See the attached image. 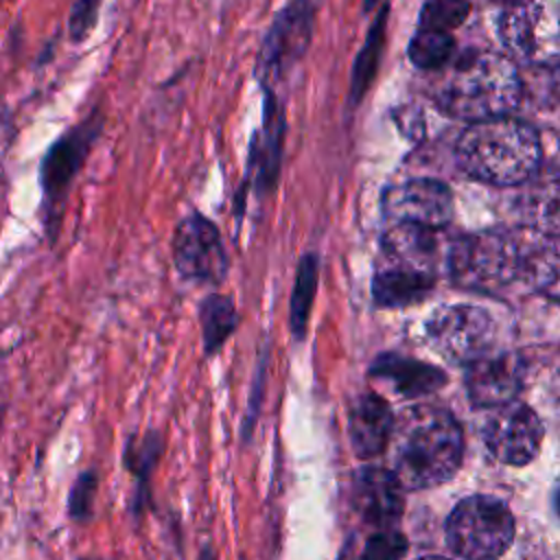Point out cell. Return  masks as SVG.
I'll return each mask as SVG.
<instances>
[{
  "label": "cell",
  "mask_w": 560,
  "mask_h": 560,
  "mask_svg": "<svg viewBox=\"0 0 560 560\" xmlns=\"http://www.w3.org/2000/svg\"><path fill=\"white\" fill-rule=\"evenodd\" d=\"M315 0H287L271 18L260 42L254 79L258 88H278L280 81L304 59L315 31Z\"/></svg>",
  "instance_id": "5"
},
{
  "label": "cell",
  "mask_w": 560,
  "mask_h": 560,
  "mask_svg": "<svg viewBox=\"0 0 560 560\" xmlns=\"http://www.w3.org/2000/svg\"><path fill=\"white\" fill-rule=\"evenodd\" d=\"M173 265L182 280L221 287L230 271V256L219 225L206 214L190 210L184 214L171 238Z\"/></svg>",
  "instance_id": "8"
},
{
  "label": "cell",
  "mask_w": 560,
  "mask_h": 560,
  "mask_svg": "<svg viewBox=\"0 0 560 560\" xmlns=\"http://www.w3.org/2000/svg\"><path fill=\"white\" fill-rule=\"evenodd\" d=\"M387 11H381L376 22L372 24L365 46L357 55L354 68H352V81H350V103H359L365 94V90L372 83V77L378 66V55H381V44H383V20Z\"/></svg>",
  "instance_id": "25"
},
{
  "label": "cell",
  "mask_w": 560,
  "mask_h": 560,
  "mask_svg": "<svg viewBox=\"0 0 560 560\" xmlns=\"http://www.w3.org/2000/svg\"><path fill=\"white\" fill-rule=\"evenodd\" d=\"M352 503L368 525L392 529L402 514V486L392 470L376 466L361 468L354 475Z\"/></svg>",
  "instance_id": "14"
},
{
  "label": "cell",
  "mask_w": 560,
  "mask_h": 560,
  "mask_svg": "<svg viewBox=\"0 0 560 560\" xmlns=\"http://www.w3.org/2000/svg\"><path fill=\"white\" fill-rule=\"evenodd\" d=\"M199 560H214V553H212V549H210V547H206V549L201 551Z\"/></svg>",
  "instance_id": "32"
},
{
  "label": "cell",
  "mask_w": 560,
  "mask_h": 560,
  "mask_svg": "<svg viewBox=\"0 0 560 560\" xmlns=\"http://www.w3.org/2000/svg\"><path fill=\"white\" fill-rule=\"evenodd\" d=\"M407 551V540L396 529H381L365 542L361 560H400Z\"/></svg>",
  "instance_id": "30"
},
{
  "label": "cell",
  "mask_w": 560,
  "mask_h": 560,
  "mask_svg": "<svg viewBox=\"0 0 560 560\" xmlns=\"http://www.w3.org/2000/svg\"><path fill=\"white\" fill-rule=\"evenodd\" d=\"M197 313H199V326H201L203 357L210 359L223 350L225 341L238 328V311L232 295L210 291L199 300Z\"/></svg>",
  "instance_id": "20"
},
{
  "label": "cell",
  "mask_w": 560,
  "mask_h": 560,
  "mask_svg": "<svg viewBox=\"0 0 560 560\" xmlns=\"http://www.w3.org/2000/svg\"><path fill=\"white\" fill-rule=\"evenodd\" d=\"M262 92V118L260 127L249 138L247 162L243 182L249 184L254 197L265 203L273 197L284 160L287 140V114L273 88H260Z\"/></svg>",
  "instance_id": "10"
},
{
  "label": "cell",
  "mask_w": 560,
  "mask_h": 560,
  "mask_svg": "<svg viewBox=\"0 0 560 560\" xmlns=\"http://www.w3.org/2000/svg\"><path fill=\"white\" fill-rule=\"evenodd\" d=\"M466 389L477 407L508 405L521 389V365L512 354H486L468 365Z\"/></svg>",
  "instance_id": "16"
},
{
  "label": "cell",
  "mask_w": 560,
  "mask_h": 560,
  "mask_svg": "<svg viewBox=\"0 0 560 560\" xmlns=\"http://www.w3.org/2000/svg\"><path fill=\"white\" fill-rule=\"evenodd\" d=\"M98 488V475L96 470H83L68 494V514L77 523H88L94 512V497Z\"/></svg>",
  "instance_id": "27"
},
{
  "label": "cell",
  "mask_w": 560,
  "mask_h": 560,
  "mask_svg": "<svg viewBox=\"0 0 560 560\" xmlns=\"http://www.w3.org/2000/svg\"><path fill=\"white\" fill-rule=\"evenodd\" d=\"M468 11L470 0H427L420 13V26L448 33L468 18Z\"/></svg>",
  "instance_id": "26"
},
{
  "label": "cell",
  "mask_w": 560,
  "mask_h": 560,
  "mask_svg": "<svg viewBox=\"0 0 560 560\" xmlns=\"http://www.w3.org/2000/svg\"><path fill=\"white\" fill-rule=\"evenodd\" d=\"M431 287H433L431 273L396 265L374 276L372 298L383 308L407 306L411 302L422 300L431 291Z\"/></svg>",
  "instance_id": "21"
},
{
  "label": "cell",
  "mask_w": 560,
  "mask_h": 560,
  "mask_svg": "<svg viewBox=\"0 0 560 560\" xmlns=\"http://www.w3.org/2000/svg\"><path fill=\"white\" fill-rule=\"evenodd\" d=\"M372 4H374V0H365V11H368Z\"/></svg>",
  "instance_id": "35"
},
{
  "label": "cell",
  "mask_w": 560,
  "mask_h": 560,
  "mask_svg": "<svg viewBox=\"0 0 560 560\" xmlns=\"http://www.w3.org/2000/svg\"><path fill=\"white\" fill-rule=\"evenodd\" d=\"M103 129L105 114L96 105L83 120H79L63 136H59L39 160L42 225L50 247H55L59 241L72 184L85 166Z\"/></svg>",
  "instance_id": "4"
},
{
  "label": "cell",
  "mask_w": 560,
  "mask_h": 560,
  "mask_svg": "<svg viewBox=\"0 0 560 560\" xmlns=\"http://www.w3.org/2000/svg\"><path fill=\"white\" fill-rule=\"evenodd\" d=\"M518 98V70L499 52H472L457 59L435 88V103L446 114L472 122L508 116Z\"/></svg>",
  "instance_id": "3"
},
{
  "label": "cell",
  "mask_w": 560,
  "mask_h": 560,
  "mask_svg": "<svg viewBox=\"0 0 560 560\" xmlns=\"http://www.w3.org/2000/svg\"><path fill=\"white\" fill-rule=\"evenodd\" d=\"M455 155L470 177L486 184L514 186L536 173L540 142L529 125L499 116L468 125L457 140Z\"/></svg>",
  "instance_id": "2"
},
{
  "label": "cell",
  "mask_w": 560,
  "mask_h": 560,
  "mask_svg": "<svg viewBox=\"0 0 560 560\" xmlns=\"http://www.w3.org/2000/svg\"><path fill=\"white\" fill-rule=\"evenodd\" d=\"M103 0H74L68 13V39L72 44H83L98 24Z\"/></svg>",
  "instance_id": "29"
},
{
  "label": "cell",
  "mask_w": 560,
  "mask_h": 560,
  "mask_svg": "<svg viewBox=\"0 0 560 560\" xmlns=\"http://www.w3.org/2000/svg\"><path fill=\"white\" fill-rule=\"evenodd\" d=\"M453 276L466 284L492 287L516 278V236L475 234L462 238L451 256Z\"/></svg>",
  "instance_id": "11"
},
{
  "label": "cell",
  "mask_w": 560,
  "mask_h": 560,
  "mask_svg": "<svg viewBox=\"0 0 560 560\" xmlns=\"http://www.w3.org/2000/svg\"><path fill=\"white\" fill-rule=\"evenodd\" d=\"M427 339L448 361L472 363L490 354L494 322L488 311L472 304H448L427 319Z\"/></svg>",
  "instance_id": "9"
},
{
  "label": "cell",
  "mask_w": 560,
  "mask_h": 560,
  "mask_svg": "<svg viewBox=\"0 0 560 560\" xmlns=\"http://www.w3.org/2000/svg\"><path fill=\"white\" fill-rule=\"evenodd\" d=\"M483 440L499 462L523 466L538 453L542 427L538 416L527 405L512 400L494 407L483 427Z\"/></svg>",
  "instance_id": "12"
},
{
  "label": "cell",
  "mask_w": 560,
  "mask_h": 560,
  "mask_svg": "<svg viewBox=\"0 0 560 560\" xmlns=\"http://www.w3.org/2000/svg\"><path fill=\"white\" fill-rule=\"evenodd\" d=\"M0 424H2V409H0Z\"/></svg>",
  "instance_id": "36"
},
{
  "label": "cell",
  "mask_w": 560,
  "mask_h": 560,
  "mask_svg": "<svg viewBox=\"0 0 560 560\" xmlns=\"http://www.w3.org/2000/svg\"><path fill=\"white\" fill-rule=\"evenodd\" d=\"M516 278L545 298L560 302V236H516Z\"/></svg>",
  "instance_id": "15"
},
{
  "label": "cell",
  "mask_w": 560,
  "mask_h": 560,
  "mask_svg": "<svg viewBox=\"0 0 560 560\" xmlns=\"http://www.w3.org/2000/svg\"><path fill=\"white\" fill-rule=\"evenodd\" d=\"M317 284H319V258L315 252H306L300 256V262L295 269L293 289L289 298V315H287L289 332L298 343L304 341L306 337L313 302L317 295Z\"/></svg>",
  "instance_id": "23"
},
{
  "label": "cell",
  "mask_w": 560,
  "mask_h": 560,
  "mask_svg": "<svg viewBox=\"0 0 560 560\" xmlns=\"http://www.w3.org/2000/svg\"><path fill=\"white\" fill-rule=\"evenodd\" d=\"M394 416L387 402L376 394H363L352 402L348 433L357 457L370 459L381 455L394 431Z\"/></svg>",
  "instance_id": "17"
},
{
  "label": "cell",
  "mask_w": 560,
  "mask_h": 560,
  "mask_svg": "<svg viewBox=\"0 0 560 560\" xmlns=\"http://www.w3.org/2000/svg\"><path fill=\"white\" fill-rule=\"evenodd\" d=\"M420 560H446V558H440V556H424V558H420Z\"/></svg>",
  "instance_id": "34"
},
{
  "label": "cell",
  "mask_w": 560,
  "mask_h": 560,
  "mask_svg": "<svg viewBox=\"0 0 560 560\" xmlns=\"http://www.w3.org/2000/svg\"><path fill=\"white\" fill-rule=\"evenodd\" d=\"M392 472L402 488L420 490L448 481L459 468L464 435L455 418L431 405H416L394 420Z\"/></svg>",
  "instance_id": "1"
},
{
  "label": "cell",
  "mask_w": 560,
  "mask_h": 560,
  "mask_svg": "<svg viewBox=\"0 0 560 560\" xmlns=\"http://www.w3.org/2000/svg\"><path fill=\"white\" fill-rule=\"evenodd\" d=\"M553 90L560 96V68H556V74H553Z\"/></svg>",
  "instance_id": "31"
},
{
  "label": "cell",
  "mask_w": 560,
  "mask_h": 560,
  "mask_svg": "<svg viewBox=\"0 0 560 560\" xmlns=\"http://www.w3.org/2000/svg\"><path fill=\"white\" fill-rule=\"evenodd\" d=\"M267 368H269V343L265 341L260 346L256 370H254V383H252L254 387H252L247 413H245L243 424H241V440L245 444L252 440V431L256 427V418H258V411H260V400H262V392H265V383H267Z\"/></svg>",
  "instance_id": "28"
},
{
  "label": "cell",
  "mask_w": 560,
  "mask_h": 560,
  "mask_svg": "<svg viewBox=\"0 0 560 560\" xmlns=\"http://www.w3.org/2000/svg\"><path fill=\"white\" fill-rule=\"evenodd\" d=\"M372 376L392 383L400 396H420L444 383V374L433 365L418 363L396 354H383L372 363Z\"/></svg>",
  "instance_id": "18"
},
{
  "label": "cell",
  "mask_w": 560,
  "mask_h": 560,
  "mask_svg": "<svg viewBox=\"0 0 560 560\" xmlns=\"http://www.w3.org/2000/svg\"><path fill=\"white\" fill-rule=\"evenodd\" d=\"M553 501H556V510H558V514H560V486H558V490H556Z\"/></svg>",
  "instance_id": "33"
},
{
  "label": "cell",
  "mask_w": 560,
  "mask_h": 560,
  "mask_svg": "<svg viewBox=\"0 0 560 560\" xmlns=\"http://www.w3.org/2000/svg\"><path fill=\"white\" fill-rule=\"evenodd\" d=\"M455 42L446 31L420 28L409 42V59L416 68L438 70L444 68L453 55Z\"/></svg>",
  "instance_id": "24"
},
{
  "label": "cell",
  "mask_w": 560,
  "mask_h": 560,
  "mask_svg": "<svg viewBox=\"0 0 560 560\" xmlns=\"http://www.w3.org/2000/svg\"><path fill=\"white\" fill-rule=\"evenodd\" d=\"M164 453V438L160 431H149L142 438L131 435L125 446V466L129 475L136 479V490L131 499V512L136 518L147 510L149 505V479L153 468L158 466L160 457Z\"/></svg>",
  "instance_id": "22"
},
{
  "label": "cell",
  "mask_w": 560,
  "mask_h": 560,
  "mask_svg": "<svg viewBox=\"0 0 560 560\" xmlns=\"http://www.w3.org/2000/svg\"><path fill=\"white\" fill-rule=\"evenodd\" d=\"M499 35L512 57L560 68V0H510Z\"/></svg>",
  "instance_id": "7"
},
{
  "label": "cell",
  "mask_w": 560,
  "mask_h": 560,
  "mask_svg": "<svg viewBox=\"0 0 560 560\" xmlns=\"http://www.w3.org/2000/svg\"><path fill=\"white\" fill-rule=\"evenodd\" d=\"M383 210L396 223L438 230L451 221L453 195L438 179H407L385 190Z\"/></svg>",
  "instance_id": "13"
},
{
  "label": "cell",
  "mask_w": 560,
  "mask_h": 560,
  "mask_svg": "<svg viewBox=\"0 0 560 560\" xmlns=\"http://www.w3.org/2000/svg\"><path fill=\"white\" fill-rule=\"evenodd\" d=\"M383 249L392 260H396V265L429 273V267L438 254L435 230L409 225V223H396L383 236Z\"/></svg>",
  "instance_id": "19"
},
{
  "label": "cell",
  "mask_w": 560,
  "mask_h": 560,
  "mask_svg": "<svg viewBox=\"0 0 560 560\" xmlns=\"http://www.w3.org/2000/svg\"><path fill=\"white\" fill-rule=\"evenodd\" d=\"M514 538V518L494 497L464 499L446 523L448 547L464 560H497Z\"/></svg>",
  "instance_id": "6"
},
{
  "label": "cell",
  "mask_w": 560,
  "mask_h": 560,
  "mask_svg": "<svg viewBox=\"0 0 560 560\" xmlns=\"http://www.w3.org/2000/svg\"><path fill=\"white\" fill-rule=\"evenodd\" d=\"M81 560H96V558H81Z\"/></svg>",
  "instance_id": "37"
}]
</instances>
